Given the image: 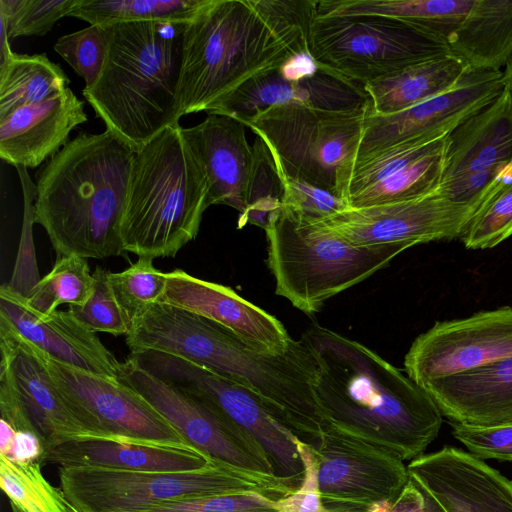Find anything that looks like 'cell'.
I'll return each mask as SVG.
<instances>
[{"mask_svg": "<svg viewBox=\"0 0 512 512\" xmlns=\"http://www.w3.org/2000/svg\"><path fill=\"white\" fill-rule=\"evenodd\" d=\"M313 451L322 506L333 512H366L393 500L409 478L397 456L332 428Z\"/></svg>", "mask_w": 512, "mask_h": 512, "instance_id": "obj_15", "label": "cell"}, {"mask_svg": "<svg viewBox=\"0 0 512 512\" xmlns=\"http://www.w3.org/2000/svg\"><path fill=\"white\" fill-rule=\"evenodd\" d=\"M368 106L352 111L273 106L242 122L267 143L285 174L338 195L339 172L356 158Z\"/></svg>", "mask_w": 512, "mask_h": 512, "instance_id": "obj_10", "label": "cell"}, {"mask_svg": "<svg viewBox=\"0 0 512 512\" xmlns=\"http://www.w3.org/2000/svg\"><path fill=\"white\" fill-rule=\"evenodd\" d=\"M407 470L447 512H512V480L469 452L444 446Z\"/></svg>", "mask_w": 512, "mask_h": 512, "instance_id": "obj_22", "label": "cell"}, {"mask_svg": "<svg viewBox=\"0 0 512 512\" xmlns=\"http://www.w3.org/2000/svg\"><path fill=\"white\" fill-rule=\"evenodd\" d=\"M409 473V472H408ZM388 512H447L435 496L409 474L401 492L390 502Z\"/></svg>", "mask_w": 512, "mask_h": 512, "instance_id": "obj_47", "label": "cell"}, {"mask_svg": "<svg viewBox=\"0 0 512 512\" xmlns=\"http://www.w3.org/2000/svg\"><path fill=\"white\" fill-rule=\"evenodd\" d=\"M512 183V94L504 87L447 136L441 192L479 208Z\"/></svg>", "mask_w": 512, "mask_h": 512, "instance_id": "obj_12", "label": "cell"}, {"mask_svg": "<svg viewBox=\"0 0 512 512\" xmlns=\"http://www.w3.org/2000/svg\"><path fill=\"white\" fill-rule=\"evenodd\" d=\"M278 169L284 184L283 205L302 218L319 221L348 208L340 196Z\"/></svg>", "mask_w": 512, "mask_h": 512, "instance_id": "obj_43", "label": "cell"}, {"mask_svg": "<svg viewBox=\"0 0 512 512\" xmlns=\"http://www.w3.org/2000/svg\"><path fill=\"white\" fill-rule=\"evenodd\" d=\"M504 87L501 70H470L452 88L405 110L378 115L368 106L356 158L350 163L424 136L450 132L493 101Z\"/></svg>", "mask_w": 512, "mask_h": 512, "instance_id": "obj_18", "label": "cell"}, {"mask_svg": "<svg viewBox=\"0 0 512 512\" xmlns=\"http://www.w3.org/2000/svg\"><path fill=\"white\" fill-rule=\"evenodd\" d=\"M108 279L117 301L132 320L161 301L167 273L154 266L153 258L142 256L124 271H109Z\"/></svg>", "mask_w": 512, "mask_h": 512, "instance_id": "obj_37", "label": "cell"}, {"mask_svg": "<svg viewBox=\"0 0 512 512\" xmlns=\"http://www.w3.org/2000/svg\"><path fill=\"white\" fill-rule=\"evenodd\" d=\"M469 67L453 54L440 56L363 85L369 110L389 115L405 110L456 85Z\"/></svg>", "mask_w": 512, "mask_h": 512, "instance_id": "obj_28", "label": "cell"}, {"mask_svg": "<svg viewBox=\"0 0 512 512\" xmlns=\"http://www.w3.org/2000/svg\"><path fill=\"white\" fill-rule=\"evenodd\" d=\"M512 236V184L503 188L472 217L460 240L467 249L497 246Z\"/></svg>", "mask_w": 512, "mask_h": 512, "instance_id": "obj_41", "label": "cell"}, {"mask_svg": "<svg viewBox=\"0 0 512 512\" xmlns=\"http://www.w3.org/2000/svg\"><path fill=\"white\" fill-rule=\"evenodd\" d=\"M275 292L311 314L386 267L407 243L356 245L282 205L264 229Z\"/></svg>", "mask_w": 512, "mask_h": 512, "instance_id": "obj_7", "label": "cell"}, {"mask_svg": "<svg viewBox=\"0 0 512 512\" xmlns=\"http://www.w3.org/2000/svg\"><path fill=\"white\" fill-rule=\"evenodd\" d=\"M136 340L142 351L175 355L245 387L312 448L328 429L314 392L315 360L302 338L282 353L264 352L209 319L156 303L142 316Z\"/></svg>", "mask_w": 512, "mask_h": 512, "instance_id": "obj_2", "label": "cell"}, {"mask_svg": "<svg viewBox=\"0 0 512 512\" xmlns=\"http://www.w3.org/2000/svg\"><path fill=\"white\" fill-rule=\"evenodd\" d=\"M206 0H80L70 13L90 25L140 21L189 22Z\"/></svg>", "mask_w": 512, "mask_h": 512, "instance_id": "obj_33", "label": "cell"}, {"mask_svg": "<svg viewBox=\"0 0 512 512\" xmlns=\"http://www.w3.org/2000/svg\"><path fill=\"white\" fill-rule=\"evenodd\" d=\"M144 512H278L274 500L256 493L168 501Z\"/></svg>", "mask_w": 512, "mask_h": 512, "instance_id": "obj_45", "label": "cell"}, {"mask_svg": "<svg viewBox=\"0 0 512 512\" xmlns=\"http://www.w3.org/2000/svg\"><path fill=\"white\" fill-rule=\"evenodd\" d=\"M246 128L242 121L217 113H208L193 127H182L204 172L210 206L227 205L240 215L246 211L253 163V147L247 141Z\"/></svg>", "mask_w": 512, "mask_h": 512, "instance_id": "obj_24", "label": "cell"}, {"mask_svg": "<svg viewBox=\"0 0 512 512\" xmlns=\"http://www.w3.org/2000/svg\"><path fill=\"white\" fill-rule=\"evenodd\" d=\"M44 359L54 384L91 439L189 444L155 407L119 379L76 369L45 353Z\"/></svg>", "mask_w": 512, "mask_h": 512, "instance_id": "obj_13", "label": "cell"}, {"mask_svg": "<svg viewBox=\"0 0 512 512\" xmlns=\"http://www.w3.org/2000/svg\"><path fill=\"white\" fill-rule=\"evenodd\" d=\"M320 512H333V511H330V510H327L325 509L324 507L322 508V510Z\"/></svg>", "mask_w": 512, "mask_h": 512, "instance_id": "obj_52", "label": "cell"}, {"mask_svg": "<svg viewBox=\"0 0 512 512\" xmlns=\"http://www.w3.org/2000/svg\"><path fill=\"white\" fill-rule=\"evenodd\" d=\"M109 271L93 272L92 295L83 305H69V311L89 330L114 336L127 335L132 320L117 301L108 279Z\"/></svg>", "mask_w": 512, "mask_h": 512, "instance_id": "obj_40", "label": "cell"}, {"mask_svg": "<svg viewBox=\"0 0 512 512\" xmlns=\"http://www.w3.org/2000/svg\"><path fill=\"white\" fill-rule=\"evenodd\" d=\"M118 379L141 394L189 444L210 457L274 474L267 454L250 435L195 397L145 370L131 355L121 362Z\"/></svg>", "mask_w": 512, "mask_h": 512, "instance_id": "obj_14", "label": "cell"}, {"mask_svg": "<svg viewBox=\"0 0 512 512\" xmlns=\"http://www.w3.org/2000/svg\"><path fill=\"white\" fill-rule=\"evenodd\" d=\"M512 357V307L435 323L405 355L408 377L427 382L481 368Z\"/></svg>", "mask_w": 512, "mask_h": 512, "instance_id": "obj_16", "label": "cell"}, {"mask_svg": "<svg viewBox=\"0 0 512 512\" xmlns=\"http://www.w3.org/2000/svg\"><path fill=\"white\" fill-rule=\"evenodd\" d=\"M447 136L428 153L386 180L347 198L348 208L406 201L436 190L444 173Z\"/></svg>", "mask_w": 512, "mask_h": 512, "instance_id": "obj_32", "label": "cell"}, {"mask_svg": "<svg viewBox=\"0 0 512 512\" xmlns=\"http://www.w3.org/2000/svg\"><path fill=\"white\" fill-rule=\"evenodd\" d=\"M476 209L453 202L439 187L423 196L364 208H346L315 221L356 245L411 246L460 238Z\"/></svg>", "mask_w": 512, "mask_h": 512, "instance_id": "obj_17", "label": "cell"}, {"mask_svg": "<svg viewBox=\"0 0 512 512\" xmlns=\"http://www.w3.org/2000/svg\"><path fill=\"white\" fill-rule=\"evenodd\" d=\"M448 45L470 70H500L512 55V0H474Z\"/></svg>", "mask_w": 512, "mask_h": 512, "instance_id": "obj_29", "label": "cell"}, {"mask_svg": "<svg viewBox=\"0 0 512 512\" xmlns=\"http://www.w3.org/2000/svg\"><path fill=\"white\" fill-rule=\"evenodd\" d=\"M253 163L247 192V207L240 215L238 226L247 223L263 229L270 216L283 205L284 184L274 155L267 143L256 136L253 144Z\"/></svg>", "mask_w": 512, "mask_h": 512, "instance_id": "obj_36", "label": "cell"}, {"mask_svg": "<svg viewBox=\"0 0 512 512\" xmlns=\"http://www.w3.org/2000/svg\"><path fill=\"white\" fill-rule=\"evenodd\" d=\"M319 69L320 66L309 50H304L290 56L278 68V71L285 80L299 81L313 77Z\"/></svg>", "mask_w": 512, "mask_h": 512, "instance_id": "obj_49", "label": "cell"}, {"mask_svg": "<svg viewBox=\"0 0 512 512\" xmlns=\"http://www.w3.org/2000/svg\"><path fill=\"white\" fill-rule=\"evenodd\" d=\"M135 150L113 133H80L36 174L34 224L58 257L125 253L121 222Z\"/></svg>", "mask_w": 512, "mask_h": 512, "instance_id": "obj_4", "label": "cell"}, {"mask_svg": "<svg viewBox=\"0 0 512 512\" xmlns=\"http://www.w3.org/2000/svg\"><path fill=\"white\" fill-rule=\"evenodd\" d=\"M87 120L84 102L68 87L0 121V157L14 167L35 168L58 153L72 130Z\"/></svg>", "mask_w": 512, "mask_h": 512, "instance_id": "obj_25", "label": "cell"}, {"mask_svg": "<svg viewBox=\"0 0 512 512\" xmlns=\"http://www.w3.org/2000/svg\"><path fill=\"white\" fill-rule=\"evenodd\" d=\"M210 206L202 167L179 124L135 151L121 222L125 252L174 257L199 232Z\"/></svg>", "mask_w": 512, "mask_h": 512, "instance_id": "obj_6", "label": "cell"}, {"mask_svg": "<svg viewBox=\"0 0 512 512\" xmlns=\"http://www.w3.org/2000/svg\"><path fill=\"white\" fill-rule=\"evenodd\" d=\"M315 12V0H206L184 33L180 117L208 111L253 77L309 50Z\"/></svg>", "mask_w": 512, "mask_h": 512, "instance_id": "obj_3", "label": "cell"}, {"mask_svg": "<svg viewBox=\"0 0 512 512\" xmlns=\"http://www.w3.org/2000/svg\"><path fill=\"white\" fill-rule=\"evenodd\" d=\"M302 105L330 111L365 108L369 99L362 85L320 66L310 78L285 80L278 68L257 75L216 102L208 113L244 121L270 107Z\"/></svg>", "mask_w": 512, "mask_h": 512, "instance_id": "obj_23", "label": "cell"}, {"mask_svg": "<svg viewBox=\"0 0 512 512\" xmlns=\"http://www.w3.org/2000/svg\"><path fill=\"white\" fill-rule=\"evenodd\" d=\"M0 323L51 358L76 369L118 379L121 362L69 310L42 314L7 283L0 287Z\"/></svg>", "mask_w": 512, "mask_h": 512, "instance_id": "obj_20", "label": "cell"}, {"mask_svg": "<svg viewBox=\"0 0 512 512\" xmlns=\"http://www.w3.org/2000/svg\"><path fill=\"white\" fill-rule=\"evenodd\" d=\"M70 80L45 53H12L0 61V121L15 110L59 95Z\"/></svg>", "mask_w": 512, "mask_h": 512, "instance_id": "obj_31", "label": "cell"}, {"mask_svg": "<svg viewBox=\"0 0 512 512\" xmlns=\"http://www.w3.org/2000/svg\"><path fill=\"white\" fill-rule=\"evenodd\" d=\"M145 370L195 397L256 440L274 474L297 489L304 466L296 440L264 403L240 384L186 359L157 351L130 354Z\"/></svg>", "mask_w": 512, "mask_h": 512, "instance_id": "obj_11", "label": "cell"}, {"mask_svg": "<svg viewBox=\"0 0 512 512\" xmlns=\"http://www.w3.org/2000/svg\"><path fill=\"white\" fill-rule=\"evenodd\" d=\"M11 510H12V512H23L16 505H14L12 503H11Z\"/></svg>", "mask_w": 512, "mask_h": 512, "instance_id": "obj_51", "label": "cell"}, {"mask_svg": "<svg viewBox=\"0 0 512 512\" xmlns=\"http://www.w3.org/2000/svg\"><path fill=\"white\" fill-rule=\"evenodd\" d=\"M296 445L304 466L301 485L287 497L274 501L278 512H320L323 508L313 448L299 439Z\"/></svg>", "mask_w": 512, "mask_h": 512, "instance_id": "obj_46", "label": "cell"}, {"mask_svg": "<svg viewBox=\"0 0 512 512\" xmlns=\"http://www.w3.org/2000/svg\"><path fill=\"white\" fill-rule=\"evenodd\" d=\"M41 462L21 463L0 454V486L23 512H79L61 488L42 474Z\"/></svg>", "mask_w": 512, "mask_h": 512, "instance_id": "obj_34", "label": "cell"}, {"mask_svg": "<svg viewBox=\"0 0 512 512\" xmlns=\"http://www.w3.org/2000/svg\"><path fill=\"white\" fill-rule=\"evenodd\" d=\"M422 388L449 422L512 423V357L432 380Z\"/></svg>", "mask_w": 512, "mask_h": 512, "instance_id": "obj_27", "label": "cell"}, {"mask_svg": "<svg viewBox=\"0 0 512 512\" xmlns=\"http://www.w3.org/2000/svg\"><path fill=\"white\" fill-rule=\"evenodd\" d=\"M452 435L480 459L512 461V423L469 425L449 422Z\"/></svg>", "mask_w": 512, "mask_h": 512, "instance_id": "obj_44", "label": "cell"}, {"mask_svg": "<svg viewBox=\"0 0 512 512\" xmlns=\"http://www.w3.org/2000/svg\"><path fill=\"white\" fill-rule=\"evenodd\" d=\"M187 22L140 21L110 26L101 75L83 96L113 133L135 151L179 124V85Z\"/></svg>", "mask_w": 512, "mask_h": 512, "instance_id": "obj_5", "label": "cell"}, {"mask_svg": "<svg viewBox=\"0 0 512 512\" xmlns=\"http://www.w3.org/2000/svg\"><path fill=\"white\" fill-rule=\"evenodd\" d=\"M110 38V26L89 25L60 37L54 50L84 79V88H90L101 75Z\"/></svg>", "mask_w": 512, "mask_h": 512, "instance_id": "obj_39", "label": "cell"}, {"mask_svg": "<svg viewBox=\"0 0 512 512\" xmlns=\"http://www.w3.org/2000/svg\"><path fill=\"white\" fill-rule=\"evenodd\" d=\"M307 43L319 66L362 86L451 53L435 34L376 16L315 14Z\"/></svg>", "mask_w": 512, "mask_h": 512, "instance_id": "obj_9", "label": "cell"}, {"mask_svg": "<svg viewBox=\"0 0 512 512\" xmlns=\"http://www.w3.org/2000/svg\"><path fill=\"white\" fill-rule=\"evenodd\" d=\"M316 364L314 392L328 426L401 460L423 454L442 417L431 396L367 346L318 324L301 337Z\"/></svg>", "mask_w": 512, "mask_h": 512, "instance_id": "obj_1", "label": "cell"}, {"mask_svg": "<svg viewBox=\"0 0 512 512\" xmlns=\"http://www.w3.org/2000/svg\"><path fill=\"white\" fill-rule=\"evenodd\" d=\"M80 0H0V21L12 40L43 36L62 17L69 16Z\"/></svg>", "mask_w": 512, "mask_h": 512, "instance_id": "obj_38", "label": "cell"}, {"mask_svg": "<svg viewBox=\"0 0 512 512\" xmlns=\"http://www.w3.org/2000/svg\"><path fill=\"white\" fill-rule=\"evenodd\" d=\"M502 75H503V81H504L505 87L512 94V55L506 62L505 69H504V71H502Z\"/></svg>", "mask_w": 512, "mask_h": 512, "instance_id": "obj_50", "label": "cell"}, {"mask_svg": "<svg viewBox=\"0 0 512 512\" xmlns=\"http://www.w3.org/2000/svg\"><path fill=\"white\" fill-rule=\"evenodd\" d=\"M0 353V386L22 404L46 452L65 442L92 438L54 384L41 349L0 323Z\"/></svg>", "mask_w": 512, "mask_h": 512, "instance_id": "obj_19", "label": "cell"}, {"mask_svg": "<svg viewBox=\"0 0 512 512\" xmlns=\"http://www.w3.org/2000/svg\"><path fill=\"white\" fill-rule=\"evenodd\" d=\"M160 302L220 324L260 351L282 353L294 343L284 325L273 315L230 287L199 279L181 269L167 273Z\"/></svg>", "mask_w": 512, "mask_h": 512, "instance_id": "obj_21", "label": "cell"}, {"mask_svg": "<svg viewBox=\"0 0 512 512\" xmlns=\"http://www.w3.org/2000/svg\"><path fill=\"white\" fill-rule=\"evenodd\" d=\"M60 488L79 512H144L175 500L256 493L271 500L296 489L286 479L214 459L181 472L133 471L94 466L59 467Z\"/></svg>", "mask_w": 512, "mask_h": 512, "instance_id": "obj_8", "label": "cell"}, {"mask_svg": "<svg viewBox=\"0 0 512 512\" xmlns=\"http://www.w3.org/2000/svg\"><path fill=\"white\" fill-rule=\"evenodd\" d=\"M215 458L191 444L130 439H82L53 447L43 461L63 466H94L133 471L181 472L206 467Z\"/></svg>", "mask_w": 512, "mask_h": 512, "instance_id": "obj_26", "label": "cell"}, {"mask_svg": "<svg viewBox=\"0 0 512 512\" xmlns=\"http://www.w3.org/2000/svg\"><path fill=\"white\" fill-rule=\"evenodd\" d=\"M45 453L44 441L38 433L15 431L11 449L5 457L21 463L41 462Z\"/></svg>", "mask_w": 512, "mask_h": 512, "instance_id": "obj_48", "label": "cell"}, {"mask_svg": "<svg viewBox=\"0 0 512 512\" xmlns=\"http://www.w3.org/2000/svg\"><path fill=\"white\" fill-rule=\"evenodd\" d=\"M15 168L23 193L24 214L18 256L11 280L7 284L20 295L27 297L31 289L41 279L36 264L32 233L36 186L32 182L26 167L17 166Z\"/></svg>", "mask_w": 512, "mask_h": 512, "instance_id": "obj_42", "label": "cell"}, {"mask_svg": "<svg viewBox=\"0 0 512 512\" xmlns=\"http://www.w3.org/2000/svg\"><path fill=\"white\" fill-rule=\"evenodd\" d=\"M93 273L85 258L60 256L51 271L31 289L27 304L35 311L50 314L62 304L83 305L92 295Z\"/></svg>", "mask_w": 512, "mask_h": 512, "instance_id": "obj_35", "label": "cell"}, {"mask_svg": "<svg viewBox=\"0 0 512 512\" xmlns=\"http://www.w3.org/2000/svg\"><path fill=\"white\" fill-rule=\"evenodd\" d=\"M474 0H317L318 16H376L400 21L445 40L457 31Z\"/></svg>", "mask_w": 512, "mask_h": 512, "instance_id": "obj_30", "label": "cell"}]
</instances>
